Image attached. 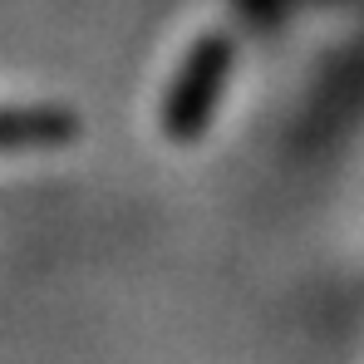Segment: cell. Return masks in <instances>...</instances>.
I'll return each mask as SVG.
<instances>
[{"label": "cell", "mask_w": 364, "mask_h": 364, "mask_svg": "<svg viewBox=\"0 0 364 364\" xmlns=\"http://www.w3.org/2000/svg\"><path fill=\"white\" fill-rule=\"evenodd\" d=\"M64 138H74V119H64V114H35V109H10V114H0V153L55 148Z\"/></svg>", "instance_id": "obj_1"}]
</instances>
